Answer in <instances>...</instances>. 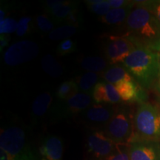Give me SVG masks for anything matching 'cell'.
I'll return each mask as SVG.
<instances>
[{"label":"cell","instance_id":"6da1fadb","mask_svg":"<svg viewBox=\"0 0 160 160\" xmlns=\"http://www.w3.org/2000/svg\"><path fill=\"white\" fill-rule=\"evenodd\" d=\"M125 25L124 35L136 48L160 52V21L151 11L135 3Z\"/></svg>","mask_w":160,"mask_h":160},{"label":"cell","instance_id":"7a4b0ae2","mask_svg":"<svg viewBox=\"0 0 160 160\" xmlns=\"http://www.w3.org/2000/svg\"><path fill=\"white\" fill-rule=\"evenodd\" d=\"M124 67L142 88L151 89L159 79V53L137 48L123 62Z\"/></svg>","mask_w":160,"mask_h":160},{"label":"cell","instance_id":"3957f363","mask_svg":"<svg viewBox=\"0 0 160 160\" xmlns=\"http://www.w3.org/2000/svg\"><path fill=\"white\" fill-rule=\"evenodd\" d=\"M0 160H42L22 128L10 126L1 131Z\"/></svg>","mask_w":160,"mask_h":160},{"label":"cell","instance_id":"277c9868","mask_svg":"<svg viewBox=\"0 0 160 160\" xmlns=\"http://www.w3.org/2000/svg\"><path fill=\"white\" fill-rule=\"evenodd\" d=\"M160 139V110L152 104H140L133 115V136L131 142H159Z\"/></svg>","mask_w":160,"mask_h":160},{"label":"cell","instance_id":"5b68a950","mask_svg":"<svg viewBox=\"0 0 160 160\" xmlns=\"http://www.w3.org/2000/svg\"><path fill=\"white\" fill-rule=\"evenodd\" d=\"M105 133L115 143L131 144L133 136V116L131 109L125 105L117 108Z\"/></svg>","mask_w":160,"mask_h":160},{"label":"cell","instance_id":"8992f818","mask_svg":"<svg viewBox=\"0 0 160 160\" xmlns=\"http://www.w3.org/2000/svg\"><path fill=\"white\" fill-rule=\"evenodd\" d=\"M39 46L31 40H22L13 43L4 53V61L9 66H17L31 61L37 57Z\"/></svg>","mask_w":160,"mask_h":160},{"label":"cell","instance_id":"52a82bcc","mask_svg":"<svg viewBox=\"0 0 160 160\" xmlns=\"http://www.w3.org/2000/svg\"><path fill=\"white\" fill-rule=\"evenodd\" d=\"M136 48V46L125 35L110 36L105 46L106 58L111 65L123 63Z\"/></svg>","mask_w":160,"mask_h":160},{"label":"cell","instance_id":"ba28073f","mask_svg":"<svg viewBox=\"0 0 160 160\" xmlns=\"http://www.w3.org/2000/svg\"><path fill=\"white\" fill-rule=\"evenodd\" d=\"M117 147V144L102 131H92L88 137V151L97 160H105L115 151Z\"/></svg>","mask_w":160,"mask_h":160},{"label":"cell","instance_id":"9c48e42d","mask_svg":"<svg viewBox=\"0 0 160 160\" xmlns=\"http://www.w3.org/2000/svg\"><path fill=\"white\" fill-rule=\"evenodd\" d=\"M91 96L88 93H77L67 100L60 102L57 108L56 116L60 118L69 117L86 111L91 105Z\"/></svg>","mask_w":160,"mask_h":160},{"label":"cell","instance_id":"30bf717a","mask_svg":"<svg viewBox=\"0 0 160 160\" xmlns=\"http://www.w3.org/2000/svg\"><path fill=\"white\" fill-rule=\"evenodd\" d=\"M120 99L125 102H145L147 100V93L145 90L138 84L135 80L133 81L119 82L114 85Z\"/></svg>","mask_w":160,"mask_h":160},{"label":"cell","instance_id":"8fae6325","mask_svg":"<svg viewBox=\"0 0 160 160\" xmlns=\"http://www.w3.org/2000/svg\"><path fill=\"white\" fill-rule=\"evenodd\" d=\"M131 160H160L159 142L139 141L130 144Z\"/></svg>","mask_w":160,"mask_h":160},{"label":"cell","instance_id":"7c38bea8","mask_svg":"<svg viewBox=\"0 0 160 160\" xmlns=\"http://www.w3.org/2000/svg\"><path fill=\"white\" fill-rule=\"evenodd\" d=\"M42 160H62L63 154V143L57 136L46 137L39 147Z\"/></svg>","mask_w":160,"mask_h":160},{"label":"cell","instance_id":"4fadbf2b","mask_svg":"<svg viewBox=\"0 0 160 160\" xmlns=\"http://www.w3.org/2000/svg\"><path fill=\"white\" fill-rule=\"evenodd\" d=\"M92 97L97 104L115 105L121 100L115 86L107 82H98L92 92Z\"/></svg>","mask_w":160,"mask_h":160},{"label":"cell","instance_id":"5bb4252c","mask_svg":"<svg viewBox=\"0 0 160 160\" xmlns=\"http://www.w3.org/2000/svg\"><path fill=\"white\" fill-rule=\"evenodd\" d=\"M115 110L112 105L94 103L85 111L83 114L86 119L91 122L106 123L113 117Z\"/></svg>","mask_w":160,"mask_h":160},{"label":"cell","instance_id":"9a60e30c","mask_svg":"<svg viewBox=\"0 0 160 160\" xmlns=\"http://www.w3.org/2000/svg\"><path fill=\"white\" fill-rule=\"evenodd\" d=\"M134 1L131 5L122 8L111 9L108 13L102 17H100V20L103 23L108 25H120L125 24L126 20L131 13V10L134 7Z\"/></svg>","mask_w":160,"mask_h":160},{"label":"cell","instance_id":"2e32d148","mask_svg":"<svg viewBox=\"0 0 160 160\" xmlns=\"http://www.w3.org/2000/svg\"><path fill=\"white\" fill-rule=\"evenodd\" d=\"M77 4L73 2L65 1L62 5L48 12L52 19L57 23L66 22L73 12L77 11Z\"/></svg>","mask_w":160,"mask_h":160},{"label":"cell","instance_id":"e0dca14e","mask_svg":"<svg viewBox=\"0 0 160 160\" xmlns=\"http://www.w3.org/2000/svg\"><path fill=\"white\" fill-rule=\"evenodd\" d=\"M103 78L105 82L113 85L123 80H128V81L134 80L129 72L125 69V68H122L121 66H114L107 70L103 73Z\"/></svg>","mask_w":160,"mask_h":160},{"label":"cell","instance_id":"ac0fdd59","mask_svg":"<svg viewBox=\"0 0 160 160\" xmlns=\"http://www.w3.org/2000/svg\"><path fill=\"white\" fill-rule=\"evenodd\" d=\"M52 96L48 92H44L36 98L32 105L33 117L39 118L47 113L52 102Z\"/></svg>","mask_w":160,"mask_h":160},{"label":"cell","instance_id":"d6986e66","mask_svg":"<svg viewBox=\"0 0 160 160\" xmlns=\"http://www.w3.org/2000/svg\"><path fill=\"white\" fill-rule=\"evenodd\" d=\"M41 63L45 73H47L51 77H59L62 74V67L52 55L48 54L44 56L42 59Z\"/></svg>","mask_w":160,"mask_h":160},{"label":"cell","instance_id":"ffe728a7","mask_svg":"<svg viewBox=\"0 0 160 160\" xmlns=\"http://www.w3.org/2000/svg\"><path fill=\"white\" fill-rule=\"evenodd\" d=\"M107 60L101 57H88L84 58L81 62V66L88 72H101L106 68Z\"/></svg>","mask_w":160,"mask_h":160},{"label":"cell","instance_id":"44dd1931","mask_svg":"<svg viewBox=\"0 0 160 160\" xmlns=\"http://www.w3.org/2000/svg\"><path fill=\"white\" fill-rule=\"evenodd\" d=\"M78 91H79V87L77 83L74 80H68L64 82L58 87L56 95L58 99L64 101L77 94Z\"/></svg>","mask_w":160,"mask_h":160},{"label":"cell","instance_id":"7402d4cb","mask_svg":"<svg viewBox=\"0 0 160 160\" xmlns=\"http://www.w3.org/2000/svg\"><path fill=\"white\" fill-rule=\"evenodd\" d=\"M98 83V75L93 72H87L84 73L78 80V87L79 90L85 93L93 92L95 85ZM89 94V93H88Z\"/></svg>","mask_w":160,"mask_h":160},{"label":"cell","instance_id":"603a6c76","mask_svg":"<svg viewBox=\"0 0 160 160\" xmlns=\"http://www.w3.org/2000/svg\"><path fill=\"white\" fill-rule=\"evenodd\" d=\"M77 27L74 25H65L54 28L50 32L49 38L51 40H65L69 39L77 33Z\"/></svg>","mask_w":160,"mask_h":160},{"label":"cell","instance_id":"cb8c5ba5","mask_svg":"<svg viewBox=\"0 0 160 160\" xmlns=\"http://www.w3.org/2000/svg\"><path fill=\"white\" fill-rule=\"evenodd\" d=\"M85 2L90 11L100 17L105 16L112 9L108 0H89Z\"/></svg>","mask_w":160,"mask_h":160},{"label":"cell","instance_id":"d4e9b609","mask_svg":"<svg viewBox=\"0 0 160 160\" xmlns=\"http://www.w3.org/2000/svg\"><path fill=\"white\" fill-rule=\"evenodd\" d=\"M105 160H131L130 144H117L115 151Z\"/></svg>","mask_w":160,"mask_h":160},{"label":"cell","instance_id":"484cf974","mask_svg":"<svg viewBox=\"0 0 160 160\" xmlns=\"http://www.w3.org/2000/svg\"><path fill=\"white\" fill-rule=\"evenodd\" d=\"M77 49V45L71 39L62 40L58 45L57 53L59 56H66L73 53Z\"/></svg>","mask_w":160,"mask_h":160},{"label":"cell","instance_id":"4316f807","mask_svg":"<svg viewBox=\"0 0 160 160\" xmlns=\"http://www.w3.org/2000/svg\"><path fill=\"white\" fill-rule=\"evenodd\" d=\"M18 22L12 18H5L2 23H0V34L7 35L17 31Z\"/></svg>","mask_w":160,"mask_h":160},{"label":"cell","instance_id":"83f0119b","mask_svg":"<svg viewBox=\"0 0 160 160\" xmlns=\"http://www.w3.org/2000/svg\"><path fill=\"white\" fill-rule=\"evenodd\" d=\"M32 19L31 17H23L18 22V26L16 33L19 37H25L30 32Z\"/></svg>","mask_w":160,"mask_h":160},{"label":"cell","instance_id":"f1b7e54d","mask_svg":"<svg viewBox=\"0 0 160 160\" xmlns=\"http://www.w3.org/2000/svg\"><path fill=\"white\" fill-rule=\"evenodd\" d=\"M136 4L145 8L153 13L160 21V0L155 1H134Z\"/></svg>","mask_w":160,"mask_h":160},{"label":"cell","instance_id":"f546056e","mask_svg":"<svg viewBox=\"0 0 160 160\" xmlns=\"http://www.w3.org/2000/svg\"><path fill=\"white\" fill-rule=\"evenodd\" d=\"M37 24L40 31L42 32H51L53 31V23L46 15L40 14L37 17Z\"/></svg>","mask_w":160,"mask_h":160},{"label":"cell","instance_id":"4dcf8cb0","mask_svg":"<svg viewBox=\"0 0 160 160\" xmlns=\"http://www.w3.org/2000/svg\"><path fill=\"white\" fill-rule=\"evenodd\" d=\"M108 1L112 9L122 8L133 3L132 1H127V0H108Z\"/></svg>","mask_w":160,"mask_h":160},{"label":"cell","instance_id":"1f68e13d","mask_svg":"<svg viewBox=\"0 0 160 160\" xmlns=\"http://www.w3.org/2000/svg\"><path fill=\"white\" fill-rule=\"evenodd\" d=\"M65 2L64 0H49V1L45 2V8L47 12H48L51 10L56 8L59 7V5H62Z\"/></svg>","mask_w":160,"mask_h":160},{"label":"cell","instance_id":"d6a6232c","mask_svg":"<svg viewBox=\"0 0 160 160\" xmlns=\"http://www.w3.org/2000/svg\"><path fill=\"white\" fill-rule=\"evenodd\" d=\"M0 40H1V42H0V50L2 51L3 48H5L8 45V43L9 39L8 37L6 35H1V39Z\"/></svg>","mask_w":160,"mask_h":160},{"label":"cell","instance_id":"836d02e7","mask_svg":"<svg viewBox=\"0 0 160 160\" xmlns=\"http://www.w3.org/2000/svg\"><path fill=\"white\" fill-rule=\"evenodd\" d=\"M158 82H159V87H160V53H159V79H158Z\"/></svg>","mask_w":160,"mask_h":160}]
</instances>
